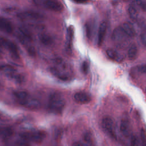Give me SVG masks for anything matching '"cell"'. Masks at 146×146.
Masks as SVG:
<instances>
[{"instance_id": "cell-3", "label": "cell", "mask_w": 146, "mask_h": 146, "mask_svg": "<svg viewBox=\"0 0 146 146\" xmlns=\"http://www.w3.org/2000/svg\"><path fill=\"white\" fill-rule=\"evenodd\" d=\"M19 136L24 141L39 143L45 139L46 133L42 130H29L22 132Z\"/></svg>"}, {"instance_id": "cell-10", "label": "cell", "mask_w": 146, "mask_h": 146, "mask_svg": "<svg viewBox=\"0 0 146 146\" xmlns=\"http://www.w3.org/2000/svg\"><path fill=\"white\" fill-rule=\"evenodd\" d=\"M74 99L78 103L86 104L91 101V97L90 95L87 92H79L74 95Z\"/></svg>"}, {"instance_id": "cell-23", "label": "cell", "mask_w": 146, "mask_h": 146, "mask_svg": "<svg viewBox=\"0 0 146 146\" xmlns=\"http://www.w3.org/2000/svg\"><path fill=\"white\" fill-rule=\"evenodd\" d=\"M83 140L84 141H85L86 143L91 145V143H92V139H91V135L89 132L86 133L83 136Z\"/></svg>"}, {"instance_id": "cell-4", "label": "cell", "mask_w": 146, "mask_h": 146, "mask_svg": "<svg viewBox=\"0 0 146 146\" xmlns=\"http://www.w3.org/2000/svg\"><path fill=\"white\" fill-rule=\"evenodd\" d=\"M0 71L17 83H22L25 79L23 76L18 73L17 70L8 64L1 65L0 66Z\"/></svg>"}, {"instance_id": "cell-31", "label": "cell", "mask_w": 146, "mask_h": 146, "mask_svg": "<svg viewBox=\"0 0 146 146\" xmlns=\"http://www.w3.org/2000/svg\"><path fill=\"white\" fill-rule=\"evenodd\" d=\"M124 1H128V0H124Z\"/></svg>"}, {"instance_id": "cell-9", "label": "cell", "mask_w": 146, "mask_h": 146, "mask_svg": "<svg viewBox=\"0 0 146 146\" xmlns=\"http://www.w3.org/2000/svg\"><path fill=\"white\" fill-rule=\"evenodd\" d=\"M0 31L7 34H10L13 31V26L11 22L3 17H0Z\"/></svg>"}, {"instance_id": "cell-30", "label": "cell", "mask_w": 146, "mask_h": 146, "mask_svg": "<svg viewBox=\"0 0 146 146\" xmlns=\"http://www.w3.org/2000/svg\"><path fill=\"white\" fill-rule=\"evenodd\" d=\"M74 1H76V2H77L82 3V2H86V1H87V0H74Z\"/></svg>"}, {"instance_id": "cell-17", "label": "cell", "mask_w": 146, "mask_h": 146, "mask_svg": "<svg viewBox=\"0 0 146 146\" xmlns=\"http://www.w3.org/2000/svg\"><path fill=\"white\" fill-rule=\"evenodd\" d=\"M120 131L125 136H128L130 134V124L128 120L123 119L120 123Z\"/></svg>"}, {"instance_id": "cell-29", "label": "cell", "mask_w": 146, "mask_h": 146, "mask_svg": "<svg viewBox=\"0 0 146 146\" xmlns=\"http://www.w3.org/2000/svg\"><path fill=\"white\" fill-rule=\"evenodd\" d=\"M141 39L143 44L146 45V34H143L141 36Z\"/></svg>"}, {"instance_id": "cell-1", "label": "cell", "mask_w": 146, "mask_h": 146, "mask_svg": "<svg viewBox=\"0 0 146 146\" xmlns=\"http://www.w3.org/2000/svg\"><path fill=\"white\" fill-rule=\"evenodd\" d=\"M16 101L21 106L31 110L39 108L40 106L38 99L24 91H16L13 92Z\"/></svg>"}, {"instance_id": "cell-7", "label": "cell", "mask_w": 146, "mask_h": 146, "mask_svg": "<svg viewBox=\"0 0 146 146\" xmlns=\"http://www.w3.org/2000/svg\"><path fill=\"white\" fill-rule=\"evenodd\" d=\"M102 126L105 131L112 138L116 139L114 123L111 118L109 117H104L102 120Z\"/></svg>"}, {"instance_id": "cell-6", "label": "cell", "mask_w": 146, "mask_h": 146, "mask_svg": "<svg viewBox=\"0 0 146 146\" xmlns=\"http://www.w3.org/2000/svg\"><path fill=\"white\" fill-rule=\"evenodd\" d=\"M0 43L5 48H6L13 58L15 59H18L19 58V50L17 45L8 39L1 38H0Z\"/></svg>"}, {"instance_id": "cell-24", "label": "cell", "mask_w": 146, "mask_h": 146, "mask_svg": "<svg viewBox=\"0 0 146 146\" xmlns=\"http://www.w3.org/2000/svg\"><path fill=\"white\" fill-rule=\"evenodd\" d=\"M141 146H146V133L144 129L141 131Z\"/></svg>"}, {"instance_id": "cell-15", "label": "cell", "mask_w": 146, "mask_h": 146, "mask_svg": "<svg viewBox=\"0 0 146 146\" xmlns=\"http://www.w3.org/2000/svg\"><path fill=\"white\" fill-rule=\"evenodd\" d=\"M13 129L7 126H3L0 127V138L2 139H6L10 137L13 134Z\"/></svg>"}, {"instance_id": "cell-20", "label": "cell", "mask_w": 146, "mask_h": 146, "mask_svg": "<svg viewBox=\"0 0 146 146\" xmlns=\"http://www.w3.org/2000/svg\"><path fill=\"white\" fill-rule=\"evenodd\" d=\"M74 35V29L72 26H70L67 29V46L68 49H70V44Z\"/></svg>"}, {"instance_id": "cell-13", "label": "cell", "mask_w": 146, "mask_h": 146, "mask_svg": "<svg viewBox=\"0 0 146 146\" xmlns=\"http://www.w3.org/2000/svg\"><path fill=\"white\" fill-rule=\"evenodd\" d=\"M107 30V23L106 22H102L99 27L98 34V45L101 46L103 42L104 36Z\"/></svg>"}, {"instance_id": "cell-27", "label": "cell", "mask_w": 146, "mask_h": 146, "mask_svg": "<svg viewBox=\"0 0 146 146\" xmlns=\"http://www.w3.org/2000/svg\"><path fill=\"white\" fill-rule=\"evenodd\" d=\"M138 145V140L135 136H133L131 137V146H137Z\"/></svg>"}, {"instance_id": "cell-11", "label": "cell", "mask_w": 146, "mask_h": 146, "mask_svg": "<svg viewBox=\"0 0 146 146\" xmlns=\"http://www.w3.org/2000/svg\"><path fill=\"white\" fill-rule=\"evenodd\" d=\"M18 38L21 42L25 44L30 42L32 40L30 33L24 28H20L19 29Z\"/></svg>"}, {"instance_id": "cell-2", "label": "cell", "mask_w": 146, "mask_h": 146, "mask_svg": "<svg viewBox=\"0 0 146 146\" xmlns=\"http://www.w3.org/2000/svg\"><path fill=\"white\" fill-rule=\"evenodd\" d=\"M65 104L66 102L63 96L59 93L54 92L49 97L48 108L54 114H60L65 107Z\"/></svg>"}, {"instance_id": "cell-14", "label": "cell", "mask_w": 146, "mask_h": 146, "mask_svg": "<svg viewBox=\"0 0 146 146\" xmlns=\"http://www.w3.org/2000/svg\"><path fill=\"white\" fill-rule=\"evenodd\" d=\"M121 27L128 36L133 37V36H135L136 31L132 23L129 22H125L123 23Z\"/></svg>"}, {"instance_id": "cell-25", "label": "cell", "mask_w": 146, "mask_h": 146, "mask_svg": "<svg viewBox=\"0 0 146 146\" xmlns=\"http://www.w3.org/2000/svg\"><path fill=\"white\" fill-rule=\"evenodd\" d=\"M88 68H89V64L88 63L87 61H84L82 66V69L84 74H87L88 71Z\"/></svg>"}, {"instance_id": "cell-19", "label": "cell", "mask_w": 146, "mask_h": 146, "mask_svg": "<svg viewBox=\"0 0 146 146\" xmlns=\"http://www.w3.org/2000/svg\"><path fill=\"white\" fill-rule=\"evenodd\" d=\"M127 55L128 59L131 60H134L136 58L137 55V48L135 44L132 45L129 47L128 50Z\"/></svg>"}, {"instance_id": "cell-18", "label": "cell", "mask_w": 146, "mask_h": 146, "mask_svg": "<svg viewBox=\"0 0 146 146\" xmlns=\"http://www.w3.org/2000/svg\"><path fill=\"white\" fill-rule=\"evenodd\" d=\"M128 13L129 17L133 20H136L138 18V11L135 5H131L128 7Z\"/></svg>"}, {"instance_id": "cell-8", "label": "cell", "mask_w": 146, "mask_h": 146, "mask_svg": "<svg viewBox=\"0 0 146 146\" xmlns=\"http://www.w3.org/2000/svg\"><path fill=\"white\" fill-rule=\"evenodd\" d=\"M18 17L24 21H37L42 18V15L33 11H25L19 13Z\"/></svg>"}, {"instance_id": "cell-28", "label": "cell", "mask_w": 146, "mask_h": 146, "mask_svg": "<svg viewBox=\"0 0 146 146\" xmlns=\"http://www.w3.org/2000/svg\"><path fill=\"white\" fill-rule=\"evenodd\" d=\"M13 146H28L25 143H24L23 141H17L16 143H15L13 145Z\"/></svg>"}, {"instance_id": "cell-16", "label": "cell", "mask_w": 146, "mask_h": 146, "mask_svg": "<svg viewBox=\"0 0 146 146\" xmlns=\"http://www.w3.org/2000/svg\"><path fill=\"white\" fill-rule=\"evenodd\" d=\"M107 55L111 59L113 60H115L116 62H120L123 60V56L118 53L117 51L112 50V49H108L106 51Z\"/></svg>"}, {"instance_id": "cell-21", "label": "cell", "mask_w": 146, "mask_h": 146, "mask_svg": "<svg viewBox=\"0 0 146 146\" xmlns=\"http://www.w3.org/2000/svg\"><path fill=\"white\" fill-rule=\"evenodd\" d=\"M40 42L44 45H50L52 42L51 38L46 34L42 35L40 36Z\"/></svg>"}, {"instance_id": "cell-5", "label": "cell", "mask_w": 146, "mask_h": 146, "mask_svg": "<svg viewBox=\"0 0 146 146\" xmlns=\"http://www.w3.org/2000/svg\"><path fill=\"white\" fill-rule=\"evenodd\" d=\"M35 3L40 5L43 7L54 11H61L63 5L61 3L54 0H34Z\"/></svg>"}, {"instance_id": "cell-22", "label": "cell", "mask_w": 146, "mask_h": 146, "mask_svg": "<svg viewBox=\"0 0 146 146\" xmlns=\"http://www.w3.org/2000/svg\"><path fill=\"white\" fill-rule=\"evenodd\" d=\"M135 5L140 7L143 11L146 12V1L143 0H136Z\"/></svg>"}, {"instance_id": "cell-12", "label": "cell", "mask_w": 146, "mask_h": 146, "mask_svg": "<svg viewBox=\"0 0 146 146\" xmlns=\"http://www.w3.org/2000/svg\"><path fill=\"white\" fill-rule=\"evenodd\" d=\"M126 36H128L125 34L121 27L116 28L113 30L112 35V38L115 42L122 41L126 38Z\"/></svg>"}, {"instance_id": "cell-26", "label": "cell", "mask_w": 146, "mask_h": 146, "mask_svg": "<svg viewBox=\"0 0 146 146\" xmlns=\"http://www.w3.org/2000/svg\"><path fill=\"white\" fill-rule=\"evenodd\" d=\"M137 71L140 73H146V64L137 66L136 67Z\"/></svg>"}]
</instances>
